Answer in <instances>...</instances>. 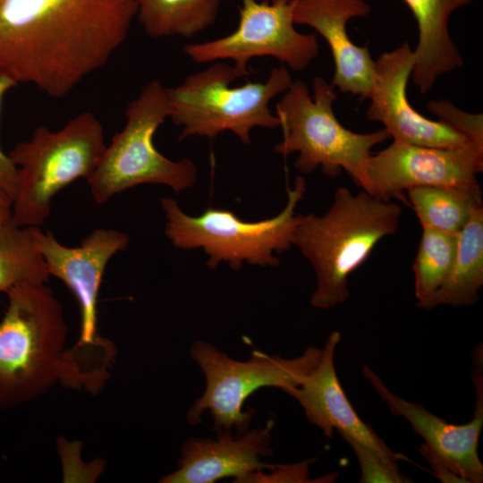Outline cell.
I'll return each mask as SVG.
<instances>
[{
	"label": "cell",
	"mask_w": 483,
	"mask_h": 483,
	"mask_svg": "<svg viewBox=\"0 0 483 483\" xmlns=\"http://www.w3.org/2000/svg\"><path fill=\"white\" fill-rule=\"evenodd\" d=\"M135 0H0V72L62 98L111 59Z\"/></svg>",
	"instance_id": "1"
},
{
	"label": "cell",
	"mask_w": 483,
	"mask_h": 483,
	"mask_svg": "<svg viewBox=\"0 0 483 483\" xmlns=\"http://www.w3.org/2000/svg\"><path fill=\"white\" fill-rule=\"evenodd\" d=\"M402 209L363 191L352 194L338 188L322 216L299 215L292 244L316 274L311 305L329 309L350 296L349 276L369 257L376 245L399 228Z\"/></svg>",
	"instance_id": "2"
},
{
	"label": "cell",
	"mask_w": 483,
	"mask_h": 483,
	"mask_svg": "<svg viewBox=\"0 0 483 483\" xmlns=\"http://www.w3.org/2000/svg\"><path fill=\"white\" fill-rule=\"evenodd\" d=\"M312 87L310 96L305 82L292 81L276 104L283 140L274 150L284 156L297 152L294 166L302 174L320 167L324 174L334 178L344 170L364 191V170L371 149L390 137L384 129L357 133L345 128L333 110L336 99L333 84L317 76Z\"/></svg>",
	"instance_id": "3"
},
{
	"label": "cell",
	"mask_w": 483,
	"mask_h": 483,
	"mask_svg": "<svg viewBox=\"0 0 483 483\" xmlns=\"http://www.w3.org/2000/svg\"><path fill=\"white\" fill-rule=\"evenodd\" d=\"M106 145L99 120L89 111L72 117L58 131L35 129L30 140L8 154L17 168L13 221L41 226L51 213L53 198L79 179H88Z\"/></svg>",
	"instance_id": "4"
},
{
	"label": "cell",
	"mask_w": 483,
	"mask_h": 483,
	"mask_svg": "<svg viewBox=\"0 0 483 483\" xmlns=\"http://www.w3.org/2000/svg\"><path fill=\"white\" fill-rule=\"evenodd\" d=\"M236 78L240 75L233 66L216 62L187 76L178 86L167 88L169 117L182 128L180 140L195 135L212 140L231 131L249 145L253 128L280 126L268 105L292 82L287 66L275 67L264 82L248 81L233 88Z\"/></svg>",
	"instance_id": "5"
},
{
	"label": "cell",
	"mask_w": 483,
	"mask_h": 483,
	"mask_svg": "<svg viewBox=\"0 0 483 483\" xmlns=\"http://www.w3.org/2000/svg\"><path fill=\"white\" fill-rule=\"evenodd\" d=\"M305 191L304 178L297 176L284 209L274 217L258 222L244 221L230 210L213 208L199 216H189L174 199L162 198L165 233L178 249H202L208 256L207 265L210 269L220 262L228 263L235 270L243 263L275 267L279 260L275 254L293 245L299 219L295 208Z\"/></svg>",
	"instance_id": "6"
},
{
	"label": "cell",
	"mask_w": 483,
	"mask_h": 483,
	"mask_svg": "<svg viewBox=\"0 0 483 483\" xmlns=\"http://www.w3.org/2000/svg\"><path fill=\"white\" fill-rule=\"evenodd\" d=\"M167 88L148 82L125 110L126 123L87 179L93 199L107 202L141 184H162L180 192L194 185L197 167L190 159L174 161L154 145L157 128L169 117Z\"/></svg>",
	"instance_id": "7"
},
{
	"label": "cell",
	"mask_w": 483,
	"mask_h": 483,
	"mask_svg": "<svg viewBox=\"0 0 483 483\" xmlns=\"http://www.w3.org/2000/svg\"><path fill=\"white\" fill-rule=\"evenodd\" d=\"M190 352L205 376L206 387L189 409L187 422L200 423L202 414L208 411L214 431L240 434L249 429L255 413L253 409L243 410L247 399L263 387L284 390L298 385L319 361L322 348L309 347L292 359L253 351L248 360L239 361L215 345L199 340Z\"/></svg>",
	"instance_id": "8"
},
{
	"label": "cell",
	"mask_w": 483,
	"mask_h": 483,
	"mask_svg": "<svg viewBox=\"0 0 483 483\" xmlns=\"http://www.w3.org/2000/svg\"><path fill=\"white\" fill-rule=\"evenodd\" d=\"M0 321V409L17 406L37 389L56 361L66 330L62 307L46 283L7 292Z\"/></svg>",
	"instance_id": "9"
},
{
	"label": "cell",
	"mask_w": 483,
	"mask_h": 483,
	"mask_svg": "<svg viewBox=\"0 0 483 483\" xmlns=\"http://www.w3.org/2000/svg\"><path fill=\"white\" fill-rule=\"evenodd\" d=\"M293 0H241L239 23L229 35L203 43L187 44L185 54L198 64L232 60L240 75H249L254 57L273 56L290 69H306L318 55L315 33L299 32L292 17Z\"/></svg>",
	"instance_id": "10"
},
{
	"label": "cell",
	"mask_w": 483,
	"mask_h": 483,
	"mask_svg": "<svg viewBox=\"0 0 483 483\" xmlns=\"http://www.w3.org/2000/svg\"><path fill=\"white\" fill-rule=\"evenodd\" d=\"M482 170L483 147L473 142L442 148L393 140L367 160L364 191L379 199L408 204L405 192L410 189L476 185Z\"/></svg>",
	"instance_id": "11"
},
{
	"label": "cell",
	"mask_w": 483,
	"mask_h": 483,
	"mask_svg": "<svg viewBox=\"0 0 483 483\" xmlns=\"http://www.w3.org/2000/svg\"><path fill=\"white\" fill-rule=\"evenodd\" d=\"M473 352L472 382L476 390L473 419L466 424H453L427 411L422 405L404 400L389 390L368 366L362 372L394 416L404 418L424 442L420 447L446 462L467 483L483 480V463L478 453L483 427V352Z\"/></svg>",
	"instance_id": "12"
},
{
	"label": "cell",
	"mask_w": 483,
	"mask_h": 483,
	"mask_svg": "<svg viewBox=\"0 0 483 483\" xmlns=\"http://www.w3.org/2000/svg\"><path fill=\"white\" fill-rule=\"evenodd\" d=\"M413 64L414 54L408 41L375 61L367 118L382 123L394 140L442 148L471 142L444 122L430 120L411 106L406 89Z\"/></svg>",
	"instance_id": "13"
},
{
	"label": "cell",
	"mask_w": 483,
	"mask_h": 483,
	"mask_svg": "<svg viewBox=\"0 0 483 483\" xmlns=\"http://www.w3.org/2000/svg\"><path fill=\"white\" fill-rule=\"evenodd\" d=\"M47 273L62 280L72 292L80 309V343L95 341L97 296L110 259L129 245L127 233L111 228H97L77 247L61 243L39 226L31 227Z\"/></svg>",
	"instance_id": "14"
},
{
	"label": "cell",
	"mask_w": 483,
	"mask_h": 483,
	"mask_svg": "<svg viewBox=\"0 0 483 483\" xmlns=\"http://www.w3.org/2000/svg\"><path fill=\"white\" fill-rule=\"evenodd\" d=\"M341 340L332 332L316 367L300 383L283 390L298 401L308 420L326 437L335 431L359 440L375 452L389 467L399 470L400 454L394 453L374 429L358 415L348 399L335 367V352Z\"/></svg>",
	"instance_id": "15"
},
{
	"label": "cell",
	"mask_w": 483,
	"mask_h": 483,
	"mask_svg": "<svg viewBox=\"0 0 483 483\" xmlns=\"http://www.w3.org/2000/svg\"><path fill=\"white\" fill-rule=\"evenodd\" d=\"M274 421L243 433L216 432V439L190 437L184 443L176 470L164 483H213L225 478L247 482L250 476L275 465L261 461L272 454Z\"/></svg>",
	"instance_id": "16"
},
{
	"label": "cell",
	"mask_w": 483,
	"mask_h": 483,
	"mask_svg": "<svg viewBox=\"0 0 483 483\" xmlns=\"http://www.w3.org/2000/svg\"><path fill=\"white\" fill-rule=\"evenodd\" d=\"M295 24L313 28L331 50L335 72L331 83L340 92L369 99L375 60L367 46L354 44L347 33V23L368 16L371 6L366 0H293Z\"/></svg>",
	"instance_id": "17"
},
{
	"label": "cell",
	"mask_w": 483,
	"mask_h": 483,
	"mask_svg": "<svg viewBox=\"0 0 483 483\" xmlns=\"http://www.w3.org/2000/svg\"><path fill=\"white\" fill-rule=\"evenodd\" d=\"M402 1L411 10L419 31L411 77L425 94L441 76L463 65L462 54L449 35V19L453 12L475 0Z\"/></svg>",
	"instance_id": "18"
},
{
	"label": "cell",
	"mask_w": 483,
	"mask_h": 483,
	"mask_svg": "<svg viewBox=\"0 0 483 483\" xmlns=\"http://www.w3.org/2000/svg\"><path fill=\"white\" fill-rule=\"evenodd\" d=\"M482 285L483 207H480L458 233L456 254L447 278L421 309L471 306L479 300Z\"/></svg>",
	"instance_id": "19"
},
{
	"label": "cell",
	"mask_w": 483,
	"mask_h": 483,
	"mask_svg": "<svg viewBox=\"0 0 483 483\" xmlns=\"http://www.w3.org/2000/svg\"><path fill=\"white\" fill-rule=\"evenodd\" d=\"M422 227L459 233L473 212L483 207L479 184L416 187L405 192Z\"/></svg>",
	"instance_id": "20"
},
{
	"label": "cell",
	"mask_w": 483,
	"mask_h": 483,
	"mask_svg": "<svg viewBox=\"0 0 483 483\" xmlns=\"http://www.w3.org/2000/svg\"><path fill=\"white\" fill-rule=\"evenodd\" d=\"M222 1L135 0L136 17L152 38H191L215 22Z\"/></svg>",
	"instance_id": "21"
},
{
	"label": "cell",
	"mask_w": 483,
	"mask_h": 483,
	"mask_svg": "<svg viewBox=\"0 0 483 483\" xmlns=\"http://www.w3.org/2000/svg\"><path fill=\"white\" fill-rule=\"evenodd\" d=\"M48 278L32 228L13 220L0 225V293L24 284L47 283Z\"/></svg>",
	"instance_id": "22"
},
{
	"label": "cell",
	"mask_w": 483,
	"mask_h": 483,
	"mask_svg": "<svg viewBox=\"0 0 483 483\" xmlns=\"http://www.w3.org/2000/svg\"><path fill=\"white\" fill-rule=\"evenodd\" d=\"M457 242L458 233L422 227L412 267L417 307L421 308L447 278L455 258Z\"/></svg>",
	"instance_id": "23"
},
{
	"label": "cell",
	"mask_w": 483,
	"mask_h": 483,
	"mask_svg": "<svg viewBox=\"0 0 483 483\" xmlns=\"http://www.w3.org/2000/svg\"><path fill=\"white\" fill-rule=\"evenodd\" d=\"M355 453L360 468L361 483H403L411 480L400 470L389 467L369 447L348 436H341Z\"/></svg>",
	"instance_id": "24"
},
{
	"label": "cell",
	"mask_w": 483,
	"mask_h": 483,
	"mask_svg": "<svg viewBox=\"0 0 483 483\" xmlns=\"http://www.w3.org/2000/svg\"><path fill=\"white\" fill-rule=\"evenodd\" d=\"M428 107L439 121L462 133L471 142L483 147L482 114H469L447 100L431 101Z\"/></svg>",
	"instance_id": "25"
},
{
	"label": "cell",
	"mask_w": 483,
	"mask_h": 483,
	"mask_svg": "<svg viewBox=\"0 0 483 483\" xmlns=\"http://www.w3.org/2000/svg\"><path fill=\"white\" fill-rule=\"evenodd\" d=\"M313 459L290 465H275L269 472L253 474L247 482H314L309 480V467Z\"/></svg>",
	"instance_id": "26"
},
{
	"label": "cell",
	"mask_w": 483,
	"mask_h": 483,
	"mask_svg": "<svg viewBox=\"0 0 483 483\" xmlns=\"http://www.w3.org/2000/svg\"><path fill=\"white\" fill-rule=\"evenodd\" d=\"M17 83L8 76L0 72V108L5 93ZM0 188L13 199L17 189V168L8 154L0 146Z\"/></svg>",
	"instance_id": "27"
},
{
	"label": "cell",
	"mask_w": 483,
	"mask_h": 483,
	"mask_svg": "<svg viewBox=\"0 0 483 483\" xmlns=\"http://www.w3.org/2000/svg\"><path fill=\"white\" fill-rule=\"evenodd\" d=\"M13 199L0 188V225L13 220Z\"/></svg>",
	"instance_id": "28"
}]
</instances>
